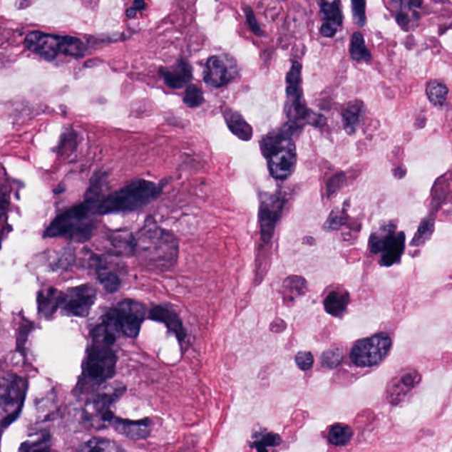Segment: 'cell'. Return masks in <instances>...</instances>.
<instances>
[{
  "label": "cell",
  "instance_id": "33",
  "mask_svg": "<svg viewBox=\"0 0 452 452\" xmlns=\"http://www.w3.org/2000/svg\"><path fill=\"white\" fill-rule=\"evenodd\" d=\"M351 10H353L354 24L359 27H364L366 21V2L351 1Z\"/></svg>",
  "mask_w": 452,
  "mask_h": 452
},
{
  "label": "cell",
  "instance_id": "15",
  "mask_svg": "<svg viewBox=\"0 0 452 452\" xmlns=\"http://www.w3.org/2000/svg\"><path fill=\"white\" fill-rule=\"evenodd\" d=\"M339 1L320 3L322 24L320 33L324 38H333L343 25L342 13Z\"/></svg>",
  "mask_w": 452,
  "mask_h": 452
},
{
  "label": "cell",
  "instance_id": "23",
  "mask_svg": "<svg viewBox=\"0 0 452 452\" xmlns=\"http://www.w3.org/2000/svg\"><path fill=\"white\" fill-rule=\"evenodd\" d=\"M365 106L361 100H354L344 107L342 113L343 125L348 135L356 133L364 116Z\"/></svg>",
  "mask_w": 452,
  "mask_h": 452
},
{
  "label": "cell",
  "instance_id": "22",
  "mask_svg": "<svg viewBox=\"0 0 452 452\" xmlns=\"http://www.w3.org/2000/svg\"><path fill=\"white\" fill-rule=\"evenodd\" d=\"M36 302L39 313L46 319H51L59 307H62L64 292L58 291L56 288H48L46 291L38 292Z\"/></svg>",
  "mask_w": 452,
  "mask_h": 452
},
{
  "label": "cell",
  "instance_id": "25",
  "mask_svg": "<svg viewBox=\"0 0 452 452\" xmlns=\"http://www.w3.org/2000/svg\"><path fill=\"white\" fill-rule=\"evenodd\" d=\"M349 303V295L346 292H332L326 298L324 307L326 311L333 317H340L346 311Z\"/></svg>",
  "mask_w": 452,
  "mask_h": 452
},
{
  "label": "cell",
  "instance_id": "7",
  "mask_svg": "<svg viewBox=\"0 0 452 452\" xmlns=\"http://www.w3.org/2000/svg\"><path fill=\"white\" fill-rule=\"evenodd\" d=\"M117 357L112 347L95 343L88 350L83 366V383L88 386H100L114 376Z\"/></svg>",
  "mask_w": 452,
  "mask_h": 452
},
{
  "label": "cell",
  "instance_id": "41",
  "mask_svg": "<svg viewBox=\"0 0 452 452\" xmlns=\"http://www.w3.org/2000/svg\"><path fill=\"white\" fill-rule=\"evenodd\" d=\"M135 14H136V10H135V9H133V7H132V9H129L127 11V16H128V18H133V17H135Z\"/></svg>",
  "mask_w": 452,
  "mask_h": 452
},
{
  "label": "cell",
  "instance_id": "37",
  "mask_svg": "<svg viewBox=\"0 0 452 452\" xmlns=\"http://www.w3.org/2000/svg\"><path fill=\"white\" fill-rule=\"evenodd\" d=\"M296 363L302 370H307L313 366L314 359L312 354L307 351H301L295 358Z\"/></svg>",
  "mask_w": 452,
  "mask_h": 452
},
{
  "label": "cell",
  "instance_id": "10",
  "mask_svg": "<svg viewBox=\"0 0 452 452\" xmlns=\"http://www.w3.org/2000/svg\"><path fill=\"white\" fill-rule=\"evenodd\" d=\"M113 309L121 334L131 339L137 338L145 320V306L133 299H124Z\"/></svg>",
  "mask_w": 452,
  "mask_h": 452
},
{
  "label": "cell",
  "instance_id": "8",
  "mask_svg": "<svg viewBox=\"0 0 452 452\" xmlns=\"http://www.w3.org/2000/svg\"><path fill=\"white\" fill-rule=\"evenodd\" d=\"M124 391L121 384H112L103 388L90 400L85 407V418L92 427L100 429L112 424L115 418L113 406Z\"/></svg>",
  "mask_w": 452,
  "mask_h": 452
},
{
  "label": "cell",
  "instance_id": "18",
  "mask_svg": "<svg viewBox=\"0 0 452 452\" xmlns=\"http://www.w3.org/2000/svg\"><path fill=\"white\" fill-rule=\"evenodd\" d=\"M284 199L280 195H273L266 197L261 205V221L264 238H270L274 225L279 218V211L282 209Z\"/></svg>",
  "mask_w": 452,
  "mask_h": 452
},
{
  "label": "cell",
  "instance_id": "21",
  "mask_svg": "<svg viewBox=\"0 0 452 452\" xmlns=\"http://www.w3.org/2000/svg\"><path fill=\"white\" fill-rule=\"evenodd\" d=\"M222 114L226 125L233 135L239 139L248 142L253 137V128L247 123L242 115L227 106L222 107Z\"/></svg>",
  "mask_w": 452,
  "mask_h": 452
},
{
  "label": "cell",
  "instance_id": "4",
  "mask_svg": "<svg viewBox=\"0 0 452 452\" xmlns=\"http://www.w3.org/2000/svg\"><path fill=\"white\" fill-rule=\"evenodd\" d=\"M162 187L146 180H135L120 190L103 199L98 207V214L133 211L149 205L158 199Z\"/></svg>",
  "mask_w": 452,
  "mask_h": 452
},
{
  "label": "cell",
  "instance_id": "11",
  "mask_svg": "<svg viewBox=\"0 0 452 452\" xmlns=\"http://www.w3.org/2000/svg\"><path fill=\"white\" fill-rule=\"evenodd\" d=\"M239 73L238 63L229 54L216 55L207 59L203 73L205 83L221 88L235 79Z\"/></svg>",
  "mask_w": 452,
  "mask_h": 452
},
{
  "label": "cell",
  "instance_id": "36",
  "mask_svg": "<svg viewBox=\"0 0 452 452\" xmlns=\"http://www.w3.org/2000/svg\"><path fill=\"white\" fill-rule=\"evenodd\" d=\"M412 18H416V14H410L409 11L401 10L396 14V20L404 31H409L412 24Z\"/></svg>",
  "mask_w": 452,
  "mask_h": 452
},
{
  "label": "cell",
  "instance_id": "28",
  "mask_svg": "<svg viewBox=\"0 0 452 452\" xmlns=\"http://www.w3.org/2000/svg\"><path fill=\"white\" fill-rule=\"evenodd\" d=\"M350 56L355 61H369L371 53L366 46L364 38L361 33L355 32L351 38L350 46Z\"/></svg>",
  "mask_w": 452,
  "mask_h": 452
},
{
  "label": "cell",
  "instance_id": "40",
  "mask_svg": "<svg viewBox=\"0 0 452 452\" xmlns=\"http://www.w3.org/2000/svg\"><path fill=\"white\" fill-rule=\"evenodd\" d=\"M33 452H56V451L51 450V448L48 446H43V447L36 448V449Z\"/></svg>",
  "mask_w": 452,
  "mask_h": 452
},
{
  "label": "cell",
  "instance_id": "14",
  "mask_svg": "<svg viewBox=\"0 0 452 452\" xmlns=\"http://www.w3.org/2000/svg\"><path fill=\"white\" fill-rule=\"evenodd\" d=\"M27 384L21 377L12 376L3 381L2 415L3 423H9L19 412L24 398Z\"/></svg>",
  "mask_w": 452,
  "mask_h": 452
},
{
  "label": "cell",
  "instance_id": "13",
  "mask_svg": "<svg viewBox=\"0 0 452 452\" xmlns=\"http://www.w3.org/2000/svg\"><path fill=\"white\" fill-rule=\"evenodd\" d=\"M96 301V290L93 285L85 284L68 289L64 292L62 310L68 316L86 317Z\"/></svg>",
  "mask_w": 452,
  "mask_h": 452
},
{
  "label": "cell",
  "instance_id": "6",
  "mask_svg": "<svg viewBox=\"0 0 452 452\" xmlns=\"http://www.w3.org/2000/svg\"><path fill=\"white\" fill-rule=\"evenodd\" d=\"M24 43L32 53L47 61H53L58 55L81 58L86 53L83 41L72 36L47 34L33 31L26 36Z\"/></svg>",
  "mask_w": 452,
  "mask_h": 452
},
{
  "label": "cell",
  "instance_id": "5",
  "mask_svg": "<svg viewBox=\"0 0 452 452\" xmlns=\"http://www.w3.org/2000/svg\"><path fill=\"white\" fill-rule=\"evenodd\" d=\"M285 115L288 123L301 131L307 124L319 128L326 122V118L322 115L313 113L307 108L303 95L302 65L299 62L292 64L287 76Z\"/></svg>",
  "mask_w": 452,
  "mask_h": 452
},
{
  "label": "cell",
  "instance_id": "27",
  "mask_svg": "<svg viewBox=\"0 0 452 452\" xmlns=\"http://www.w3.org/2000/svg\"><path fill=\"white\" fill-rule=\"evenodd\" d=\"M426 93H427L429 101L433 106L441 107L443 106L446 102L449 88L441 81L432 80L429 81L427 88H426Z\"/></svg>",
  "mask_w": 452,
  "mask_h": 452
},
{
  "label": "cell",
  "instance_id": "29",
  "mask_svg": "<svg viewBox=\"0 0 452 452\" xmlns=\"http://www.w3.org/2000/svg\"><path fill=\"white\" fill-rule=\"evenodd\" d=\"M353 436V431L346 425H336L329 433V440L337 446H346Z\"/></svg>",
  "mask_w": 452,
  "mask_h": 452
},
{
  "label": "cell",
  "instance_id": "38",
  "mask_svg": "<svg viewBox=\"0 0 452 452\" xmlns=\"http://www.w3.org/2000/svg\"><path fill=\"white\" fill-rule=\"evenodd\" d=\"M344 179V175L342 173L338 174L332 178L331 181H329V192H334L336 190L337 187L339 186V184H342V181Z\"/></svg>",
  "mask_w": 452,
  "mask_h": 452
},
{
  "label": "cell",
  "instance_id": "39",
  "mask_svg": "<svg viewBox=\"0 0 452 452\" xmlns=\"http://www.w3.org/2000/svg\"><path fill=\"white\" fill-rule=\"evenodd\" d=\"M145 6V3L143 1H135L133 2V9L137 10H142Z\"/></svg>",
  "mask_w": 452,
  "mask_h": 452
},
{
  "label": "cell",
  "instance_id": "34",
  "mask_svg": "<svg viewBox=\"0 0 452 452\" xmlns=\"http://www.w3.org/2000/svg\"><path fill=\"white\" fill-rule=\"evenodd\" d=\"M281 443V438L279 435L274 433H267L261 440L255 443V447L258 452H268L267 448L277 446Z\"/></svg>",
  "mask_w": 452,
  "mask_h": 452
},
{
  "label": "cell",
  "instance_id": "3",
  "mask_svg": "<svg viewBox=\"0 0 452 452\" xmlns=\"http://www.w3.org/2000/svg\"><path fill=\"white\" fill-rule=\"evenodd\" d=\"M133 253L151 269H168L176 264L179 244L175 236L159 227H148L135 238Z\"/></svg>",
  "mask_w": 452,
  "mask_h": 452
},
{
  "label": "cell",
  "instance_id": "12",
  "mask_svg": "<svg viewBox=\"0 0 452 452\" xmlns=\"http://www.w3.org/2000/svg\"><path fill=\"white\" fill-rule=\"evenodd\" d=\"M406 237L404 232L394 233L389 229L386 233H376L370 240V248L374 253H381V264L391 266L399 260L405 250Z\"/></svg>",
  "mask_w": 452,
  "mask_h": 452
},
{
  "label": "cell",
  "instance_id": "19",
  "mask_svg": "<svg viewBox=\"0 0 452 452\" xmlns=\"http://www.w3.org/2000/svg\"><path fill=\"white\" fill-rule=\"evenodd\" d=\"M149 318L152 321L162 322L169 331L175 334L177 339L183 341L186 339L183 322L175 312L163 306H155L150 311Z\"/></svg>",
  "mask_w": 452,
  "mask_h": 452
},
{
  "label": "cell",
  "instance_id": "2",
  "mask_svg": "<svg viewBox=\"0 0 452 452\" xmlns=\"http://www.w3.org/2000/svg\"><path fill=\"white\" fill-rule=\"evenodd\" d=\"M299 133L287 122L282 128L268 133L261 140L262 155L268 163L270 175L279 180H287L297 165V151L294 137Z\"/></svg>",
  "mask_w": 452,
  "mask_h": 452
},
{
  "label": "cell",
  "instance_id": "17",
  "mask_svg": "<svg viewBox=\"0 0 452 452\" xmlns=\"http://www.w3.org/2000/svg\"><path fill=\"white\" fill-rule=\"evenodd\" d=\"M111 425L120 435L132 439L146 438L149 436L152 428V423L149 418L130 421L115 417Z\"/></svg>",
  "mask_w": 452,
  "mask_h": 452
},
{
  "label": "cell",
  "instance_id": "31",
  "mask_svg": "<svg viewBox=\"0 0 452 452\" xmlns=\"http://www.w3.org/2000/svg\"><path fill=\"white\" fill-rule=\"evenodd\" d=\"M183 102L185 105L190 107V108H195V107L202 106L205 103V96H203L201 88L195 86V85H189L186 91H185Z\"/></svg>",
  "mask_w": 452,
  "mask_h": 452
},
{
  "label": "cell",
  "instance_id": "35",
  "mask_svg": "<svg viewBox=\"0 0 452 452\" xmlns=\"http://www.w3.org/2000/svg\"><path fill=\"white\" fill-rule=\"evenodd\" d=\"M244 12H245L247 21L248 26L251 29V31H253L254 34L262 36L264 35V31L259 25L257 18H255L253 10H252L250 6H246L243 9Z\"/></svg>",
  "mask_w": 452,
  "mask_h": 452
},
{
  "label": "cell",
  "instance_id": "1",
  "mask_svg": "<svg viewBox=\"0 0 452 452\" xmlns=\"http://www.w3.org/2000/svg\"><path fill=\"white\" fill-rule=\"evenodd\" d=\"M102 200L99 192L88 191L83 202L70 207L51 222L43 232V238L64 237L77 242H88L98 226L96 215H99L98 207Z\"/></svg>",
  "mask_w": 452,
  "mask_h": 452
},
{
  "label": "cell",
  "instance_id": "32",
  "mask_svg": "<svg viewBox=\"0 0 452 452\" xmlns=\"http://www.w3.org/2000/svg\"><path fill=\"white\" fill-rule=\"evenodd\" d=\"M343 359L342 350L340 348H331L322 354V362L327 368H336Z\"/></svg>",
  "mask_w": 452,
  "mask_h": 452
},
{
  "label": "cell",
  "instance_id": "20",
  "mask_svg": "<svg viewBox=\"0 0 452 452\" xmlns=\"http://www.w3.org/2000/svg\"><path fill=\"white\" fill-rule=\"evenodd\" d=\"M96 274L99 283L108 294H114L121 285L120 273L116 267L103 259H96Z\"/></svg>",
  "mask_w": 452,
  "mask_h": 452
},
{
  "label": "cell",
  "instance_id": "30",
  "mask_svg": "<svg viewBox=\"0 0 452 452\" xmlns=\"http://www.w3.org/2000/svg\"><path fill=\"white\" fill-rule=\"evenodd\" d=\"M73 262H75V255H73V248L66 247L58 252L56 257L51 262V267L54 270H65L72 266Z\"/></svg>",
  "mask_w": 452,
  "mask_h": 452
},
{
  "label": "cell",
  "instance_id": "9",
  "mask_svg": "<svg viewBox=\"0 0 452 452\" xmlns=\"http://www.w3.org/2000/svg\"><path fill=\"white\" fill-rule=\"evenodd\" d=\"M391 348V339L385 333L359 340L351 351V361L359 366L379 364L387 356Z\"/></svg>",
  "mask_w": 452,
  "mask_h": 452
},
{
  "label": "cell",
  "instance_id": "24",
  "mask_svg": "<svg viewBox=\"0 0 452 452\" xmlns=\"http://www.w3.org/2000/svg\"><path fill=\"white\" fill-rule=\"evenodd\" d=\"M421 376L417 372L411 371L405 372L401 376L396 378V381L392 384L390 390V396L392 401H398L403 396L406 395L416 386Z\"/></svg>",
  "mask_w": 452,
  "mask_h": 452
},
{
  "label": "cell",
  "instance_id": "16",
  "mask_svg": "<svg viewBox=\"0 0 452 452\" xmlns=\"http://www.w3.org/2000/svg\"><path fill=\"white\" fill-rule=\"evenodd\" d=\"M160 75L166 86L179 90L192 81V66L187 61L180 58L170 68H161Z\"/></svg>",
  "mask_w": 452,
  "mask_h": 452
},
{
  "label": "cell",
  "instance_id": "26",
  "mask_svg": "<svg viewBox=\"0 0 452 452\" xmlns=\"http://www.w3.org/2000/svg\"><path fill=\"white\" fill-rule=\"evenodd\" d=\"M78 452H124L113 441L92 438L84 443Z\"/></svg>",
  "mask_w": 452,
  "mask_h": 452
}]
</instances>
